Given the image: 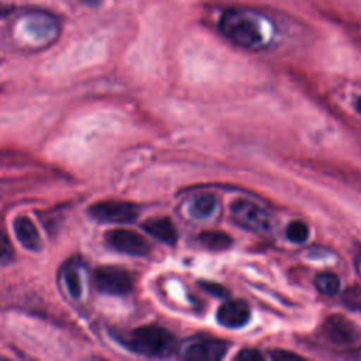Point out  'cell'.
Wrapping results in <instances>:
<instances>
[{"instance_id":"14","label":"cell","mask_w":361,"mask_h":361,"mask_svg":"<svg viewBox=\"0 0 361 361\" xmlns=\"http://www.w3.org/2000/svg\"><path fill=\"white\" fill-rule=\"evenodd\" d=\"M317 290L326 296H333L340 290V279L333 272H320L314 278Z\"/></svg>"},{"instance_id":"16","label":"cell","mask_w":361,"mask_h":361,"mask_svg":"<svg viewBox=\"0 0 361 361\" xmlns=\"http://www.w3.org/2000/svg\"><path fill=\"white\" fill-rule=\"evenodd\" d=\"M343 302L348 309L361 312V286L354 285L347 288L343 293Z\"/></svg>"},{"instance_id":"2","label":"cell","mask_w":361,"mask_h":361,"mask_svg":"<svg viewBox=\"0 0 361 361\" xmlns=\"http://www.w3.org/2000/svg\"><path fill=\"white\" fill-rule=\"evenodd\" d=\"M118 340L128 350L145 357H169L178 350L176 337L165 327L157 324L141 326L120 336Z\"/></svg>"},{"instance_id":"15","label":"cell","mask_w":361,"mask_h":361,"mask_svg":"<svg viewBox=\"0 0 361 361\" xmlns=\"http://www.w3.org/2000/svg\"><path fill=\"white\" fill-rule=\"evenodd\" d=\"M309 237V227L300 221V220H293L288 224L286 227V238L292 243H303Z\"/></svg>"},{"instance_id":"13","label":"cell","mask_w":361,"mask_h":361,"mask_svg":"<svg viewBox=\"0 0 361 361\" xmlns=\"http://www.w3.org/2000/svg\"><path fill=\"white\" fill-rule=\"evenodd\" d=\"M216 203V196L213 193H202L190 203L189 213L196 219H206L214 212Z\"/></svg>"},{"instance_id":"10","label":"cell","mask_w":361,"mask_h":361,"mask_svg":"<svg viewBox=\"0 0 361 361\" xmlns=\"http://www.w3.org/2000/svg\"><path fill=\"white\" fill-rule=\"evenodd\" d=\"M142 228L168 245H173L178 241V231L169 217L148 219L142 223Z\"/></svg>"},{"instance_id":"5","label":"cell","mask_w":361,"mask_h":361,"mask_svg":"<svg viewBox=\"0 0 361 361\" xmlns=\"http://www.w3.org/2000/svg\"><path fill=\"white\" fill-rule=\"evenodd\" d=\"M94 286L107 295H127L133 290V276L118 267H100L93 274Z\"/></svg>"},{"instance_id":"3","label":"cell","mask_w":361,"mask_h":361,"mask_svg":"<svg viewBox=\"0 0 361 361\" xmlns=\"http://www.w3.org/2000/svg\"><path fill=\"white\" fill-rule=\"evenodd\" d=\"M233 220L241 227L255 233H269L272 228V219L265 210L248 200H235L231 207Z\"/></svg>"},{"instance_id":"6","label":"cell","mask_w":361,"mask_h":361,"mask_svg":"<svg viewBox=\"0 0 361 361\" xmlns=\"http://www.w3.org/2000/svg\"><path fill=\"white\" fill-rule=\"evenodd\" d=\"M106 243L116 251L142 257L149 252L148 241L138 233L128 228H113L106 233Z\"/></svg>"},{"instance_id":"17","label":"cell","mask_w":361,"mask_h":361,"mask_svg":"<svg viewBox=\"0 0 361 361\" xmlns=\"http://www.w3.org/2000/svg\"><path fill=\"white\" fill-rule=\"evenodd\" d=\"M65 281H66V286L71 292V295L73 298H79L80 295V279L78 275V271L75 268H68L65 271Z\"/></svg>"},{"instance_id":"12","label":"cell","mask_w":361,"mask_h":361,"mask_svg":"<svg viewBox=\"0 0 361 361\" xmlns=\"http://www.w3.org/2000/svg\"><path fill=\"white\" fill-rule=\"evenodd\" d=\"M199 241L210 251H224L233 244L231 237L223 231H203L199 234Z\"/></svg>"},{"instance_id":"4","label":"cell","mask_w":361,"mask_h":361,"mask_svg":"<svg viewBox=\"0 0 361 361\" xmlns=\"http://www.w3.org/2000/svg\"><path fill=\"white\" fill-rule=\"evenodd\" d=\"M89 214L103 223H131L138 216V207L130 202L102 200L89 207Z\"/></svg>"},{"instance_id":"21","label":"cell","mask_w":361,"mask_h":361,"mask_svg":"<svg viewBox=\"0 0 361 361\" xmlns=\"http://www.w3.org/2000/svg\"><path fill=\"white\" fill-rule=\"evenodd\" d=\"M271 357L274 360H302L300 355H298L295 353H290V351H285V350L274 351V353H271Z\"/></svg>"},{"instance_id":"11","label":"cell","mask_w":361,"mask_h":361,"mask_svg":"<svg viewBox=\"0 0 361 361\" xmlns=\"http://www.w3.org/2000/svg\"><path fill=\"white\" fill-rule=\"evenodd\" d=\"M14 231L18 241L31 251H38L41 248V238L37 227L27 216H18L14 219Z\"/></svg>"},{"instance_id":"7","label":"cell","mask_w":361,"mask_h":361,"mask_svg":"<svg viewBox=\"0 0 361 361\" xmlns=\"http://www.w3.org/2000/svg\"><path fill=\"white\" fill-rule=\"evenodd\" d=\"M323 331L327 338L338 345L354 344L360 340L358 327L341 314H331L324 320Z\"/></svg>"},{"instance_id":"18","label":"cell","mask_w":361,"mask_h":361,"mask_svg":"<svg viewBox=\"0 0 361 361\" xmlns=\"http://www.w3.org/2000/svg\"><path fill=\"white\" fill-rule=\"evenodd\" d=\"M237 360H243V361H259L264 358V355L258 351V350H254V348H244L241 350L237 355H235Z\"/></svg>"},{"instance_id":"1","label":"cell","mask_w":361,"mask_h":361,"mask_svg":"<svg viewBox=\"0 0 361 361\" xmlns=\"http://www.w3.org/2000/svg\"><path fill=\"white\" fill-rule=\"evenodd\" d=\"M220 32L234 45L257 49L265 44V23L247 8H228L219 18Z\"/></svg>"},{"instance_id":"9","label":"cell","mask_w":361,"mask_h":361,"mask_svg":"<svg viewBox=\"0 0 361 361\" xmlns=\"http://www.w3.org/2000/svg\"><path fill=\"white\" fill-rule=\"evenodd\" d=\"M251 310L244 300L233 299L224 302L217 310V322L227 329H238L248 323Z\"/></svg>"},{"instance_id":"19","label":"cell","mask_w":361,"mask_h":361,"mask_svg":"<svg viewBox=\"0 0 361 361\" xmlns=\"http://www.w3.org/2000/svg\"><path fill=\"white\" fill-rule=\"evenodd\" d=\"M13 254V250H11V245L6 237V234L0 230V261L3 259H8Z\"/></svg>"},{"instance_id":"22","label":"cell","mask_w":361,"mask_h":361,"mask_svg":"<svg viewBox=\"0 0 361 361\" xmlns=\"http://www.w3.org/2000/svg\"><path fill=\"white\" fill-rule=\"evenodd\" d=\"M355 110L358 111V113H361V96L357 99V102H355Z\"/></svg>"},{"instance_id":"8","label":"cell","mask_w":361,"mask_h":361,"mask_svg":"<svg viewBox=\"0 0 361 361\" xmlns=\"http://www.w3.org/2000/svg\"><path fill=\"white\" fill-rule=\"evenodd\" d=\"M227 353V343L219 338H202L193 341L183 353L192 361H217Z\"/></svg>"},{"instance_id":"20","label":"cell","mask_w":361,"mask_h":361,"mask_svg":"<svg viewBox=\"0 0 361 361\" xmlns=\"http://www.w3.org/2000/svg\"><path fill=\"white\" fill-rule=\"evenodd\" d=\"M202 286L209 292V293H213V295H217V296H226L227 295V290L219 285V283H214V282H204L202 283Z\"/></svg>"}]
</instances>
